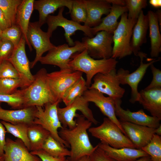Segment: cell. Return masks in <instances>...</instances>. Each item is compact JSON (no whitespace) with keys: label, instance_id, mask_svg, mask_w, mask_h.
Masks as SVG:
<instances>
[{"label":"cell","instance_id":"8","mask_svg":"<svg viewBox=\"0 0 161 161\" xmlns=\"http://www.w3.org/2000/svg\"><path fill=\"white\" fill-rule=\"evenodd\" d=\"M89 102L83 96L78 97L71 103L64 108L58 107L59 120L64 128L72 129L76 125L78 111L81 112L86 118L95 125L98 123L95 118L92 110L89 107Z\"/></svg>","mask_w":161,"mask_h":161},{"label":"cell","instance_id":"45","mask_svg":"<svg viewBox=\"0 0 161 161\" xmlns=\"http://www.w3.org/2000/svg\"><path fill=\"white\" fill-rule=\"evenodd\" d=\"M6 132L5 128L0 120V155L4 154V149L6 142L5 135Z\"/></svg>","mask_w":161,"mask_h":161},{"label":"cell","instance_id":"43","mask_svg":"<svg viewBox=\"0 0 161 161\" xmlns=\"http://www.w3.org/2000/svg\"><path fill=\"white\" fill-rule=\"evenodd\" d=\"M90 157L91 161H116L107 155L98 145Z\"/></svg>","mask_w":161,"mask_h":161},{"label":"cell","instance_id":"9","mask_svg":"<svg viewBox=\"0 0 161 161\" xmlns=\"http://www.w3.org/2000/svg\"><path fill=\"white\" fill-rule=\"evenodd\" d=\"M75 44L72 47L66 44L55 46L48 51L46 55L42 56L39 61L42 64L58 66L60 70H71L69 64L72 56L75 53L81 52L85 49L82 42L77 41H75Z\"/></svg>","mask_w":161,"mask_h":161},{"label":"cell","instance_id":"40","mask_svg":"<svg viewBox=\"0 0 161 161\" xmlns=\"http://www.w3.org/2000/svg\"><path fill=\"white\" fill-rule=\"evenodd\" d=\"M1 78L19 79L17 70L7 60L2 61L0 64V78Z\"/></svg>","mask_w":161,"mask_h":161},{"label":"cell","instance_id":"25","mask_svg":"<svg viewBox=\"0 0 161 161\" xmlns=\"http://www.w3.org/2000/svg\"><path fill=\"white\" fill-rule=\"evenodd\" d=\"M148 28L147 15L143 10L140 13L133 30L131 45L133 53L137 56L141 47L146 42V35Z\"/></svg>","mask_w":161,"mask_h":161},{"label":"cell","instance_id":"19","mask_svg":"<svg viewBox=\"0 0 161 161\" xmlns=\"http://www.w3.org/2000/svg\"><path fill=\"white\" fill-rule=\"evenodd\" d=\"M20 139L7 138L4 149V161H41L37 156L31 154Z\"/></svg>","mask_w":161,"mask_h":161},{"label":"cell","instance_id":"11","mask_svg":"<svg viewBox=\"0 0 161 161\" xmlns=\"http://www.w3.org/2000/svg\"><path fill=\"white\" fill-rule=\"evenodd\" d=\"M140 59V63L139 67L133 72L130 73L128 70L120 68L117 72L120 84H128L131 88V98L129 101L134 103L137 102L139 97V93L138 91V86L141 80L148 68L154 63L159 59L153 60L147 63L143 62L144 58L146 57L145 53L140 51L137 55Z\"/></svg>","mask_w":161,"mask_h":161},{"label":"cell","instance_id":"48","mask_svg":"<svg viewBox=\"0 0 161 161\" xmlns=\"http://www.w3.org/2000/svg\"><path fill=\"white\" fill-rule=\"evenodd\" d=\"M149 3L154 7H161V0H150Z\"/></svg>","mask_w":161,"mask_h":161},{"label":"cell","instance_id":"15","mask_svg":"<svg viewBox=\"0 0 161 161\" xmlns=\"http://www.w3.org/2000/svg\"><path fill=\"white\" fill-rule=\"evenodd\" d=\"M25 44V41L22 37L18 46L15 48L11 55L7 60L18 72L19 79L22 82L23 88L30 85L34 79V75L30 72V62L26 53Z\"/></svg>","mask_w":161,"mask_h":161},{"label":"cell","instance_id":"49","mask_svg":"<svg viewBox=\"0 0 161 161\" xmlns=\"http://www.w3.org/2000/svg\"><path fill=\"white\" fill-rule=\"evenodd\" d=\"M65 161H72L68 159H66ZM75 161H91L89 156H85L83 157L78 160Z\"/></svg>","mask_w":161,"mask_h":161},{"label":"cell","instance_id":"53","mask_svg":"<svg viewBox=\"0 0 161 161\" xmlns=\"http://www.w3.org/2000/svg\"><path fill=\"white\" fill-rule=\"evenodd\" d=\"M4 154L0 155V161H4Z\"/></svg>","mask_w":161,"mask_h":161},{"label":"cell","instance_id":"57","mask_svg":"<svg viewBox=\"0 0 161 161\" xmlns=\"http://www.w3.org/2000/svg\"><path fill=\"white\" fill-rule=\"evenodd\" d=\"M150 161H152V160H150Z\"/></svg>","mask_w":161,"mask_h":161},{"label":"cell","instance_id":"32","mask_svg":"<svg viewBox=\"0 0 161 161\" xmlns=\"http://www.w3.org/2000/svg\"><path fill=\"white\" fill-rule=\"evenodd\" d=\"M88 89L86 80L82 77L65 92L62 98V101L66 106H68L76 98L82 96Z\"/></svg>","mask_w":161,"mask_h":161},{"label":"cell","instance_id":"47","mask_svg":"<svg viewBox=\"0 0 161 161\" xmlns=\"http://www.w3.org/2000/svg\"><path fill=\"white\" fill-rule=\"evenodd\" d=\"M111 4L120 6H125V1L124 0H106Z\"/></svg>","mask_w":161,"mask_h":161},{"label":"cell","instance_id":"18","mask_svg":"<svg viewBox=\"0 0 161 161\" xmlns=\"http://www.w3.org/2000/svg\"><path fill=\"white\" fill-rule=\"evenodd\" d=\"M119 121L126 135L136 149H141L146 145L155 134V128Z\"/></svg>","mask_w":161,"mask_h":161},{"label":"cell","instance_id":"4","mask_svg":"<svg viewBox=\"0 0 161 161\" xmlns=\"http://www.w3.org/2000/svg\"><path fill=\"white\" fill-rule=\"evenodd\" d=\"M88 131L92 136L99 139L101 143L108 144L113 148H135L134 145L119 127L107 117L103 118L100 125L91 127Z\"/></svg>","mask_w":161,"mask_h":161},{"label":"cell","instance_id":"30","mask_svg":"<svg viewBox=\"0 0 161 161\" xmlns=\"http://www.w3.org/2000/svg\"><path fill=\"white\" fill-rule=\"evenodd\" d=\"M67 148L50 135L45 140L42 149L54 157H66L70 155V150Z\"/></svg>","mask_w":161,"mask_h":161},{"label":"cell","instance_id":"46","mask_svg":"<svg viewBox=\"0 0 161 161\" xmlns=\"http://www.w3.org/2000/svg\"><path fill=\"white\" fill-rule=\"evenodd\" d=\"M10 27L1 10L0 9V28L3 31Z\"/></svg>","mask_w":161,"mask_h":161},{"label":"cell","instance_id":"52","mask_svg":"<svg viewBox=\"0 0 161 161\" xmlns=\"http://www.w3.org/2000/svg\"><path fill=\"white\" fill-rule=\"evenodd\" d=\"M155 134L159 136H161V124L159 126L155 129Z\"/></svg>","mask_w":161,"mask_h":161},{"label":"cell","instance_id":"7","mask_svg":"<svg viewBox=\"0 0 161 161\" xmlns=\"http://www.w3.org/2000/svg\"><path fill=\"white\" fill-rule=\"evenodd\" d=\"M64 7L59 9L58 14L56 16L49 15L47 17L46 23L48 28L47 32L50 37L52 36L53 32L58 27L63 28L65 31L64 35L68 44L70 47L75 45V42L71 38L77 30H80L84 33L86 36L90 38L94 37L92 32V28L82 25L80 24L69 20L65 18L63 16Z\"/></svg>","mask_w":161,"mask_h":161},{"label":"cell","instance_id":"20","mask_svg":"<svg viewBox=\"0 0 161 161\" xmlns=\"http://www.w3.org/2000/svg\"><path fill=\"white\" fill-rule=\"evenodd\" d=\"M87 17L84 25L90 28L99 25L102 21L101 17L109 13L112 5L106 0H84Z\"/></svg>","mask_w":161,"mask_h":161},{"label":"cell","instance_id":"16","mask_svg":"<svg viewBox=\"0 0 161 161\" xmlns=\"http://www.w3.org/2000/svg\"><path fill=\"white\" fill-rule=\"evenodd\" d=\"M82 96L88 102L93 103L102 113L116 124L126 135L115 114L114 100L109 97L105 96L103 93L94 89H88Z\"/></svg>","mask_w":161,"mask_h":161},{"label":"cell","instance_id":"41","mask_svg":"<svg viewBox=\"0 0 161 161\" xmlns=\"http://www.w3.org/2000/svg\"><path fill=\"white\" fill-rule=\"evenodd\" d=\"M14 48V46L11 42L1 39L0 47V61L9 59L13 53Z\"/></svg>","mask_w":161,"mask_h":161},{"label":"cell","instance_id":"27","mask_svg":"<svg viewBox=\"0 0 161 161\" xmlns=\"http://www.w3.org/2000/svg\"><path fill=\"white\" fill-rule=\"evenodd\" d=\"M128 10L126 6L112 5L109 13L103 19L98 26L92 28V32L94 35L98 32L104 31L113 34L117 28L119 22L117 20L124 13L127 12Z\"/></svg>","mask_w":161,"mask_h":161},{"label":"cell","instance_id":"26","mask_svg":"<svg viewBox=\"0 0 161 161\" xmlns=\"http://www.w3.org/2000/svg\"><path fill=\"white\" fill-rule=\"evenodd\" d=\"M34 1L22 0L17 9L15 23L20 29L22 37L30 51H32V48L27 39V33L30 18L34 10Z\"/></svg>","mask_w":161,"mask_h":161},{"label":"cell","instance_id":"38","mask_svg":"<svg viewBox=\"0 0 161 161\" xmlns=\"http://www.w3.org/2000/svg\"><path fill=\"white\" fill-rule=\"evenodd\" d=\"M22 35L20 29L15 24L2 31L0 37L1 39L8 40L11 42L15 48L19 43L22 37Z\"/></svg>","mask_w":161,"mask_h":161},{"label":"cell","instance_id":"6","mask_svg":"<svg viewBox=\"0 0 161 161\" xmlns=\"http://www.w3.org/2000/svg\"><path fill=\"white\" fill-rule=\"evenodd\" d=\"M61 101L48 103L43 107L36 106L35 118L33 123L41 126L48 131L50 135L62 145L70 147L68 144L59 136L58 130L63 128L58 118V107Z\"/></svg>","mask_w":161,"mask_h":161},{"label":"cell","instance_id":"54","mask_svg":"<svg viewBox=\"0 0 161 161\" xmlns=\"http://www.w3.org/2000/svg\"><path fill=\"white\" fill-rule=\"evenodd\" d=\"M2 32V31L1 30V29L0 28V37L1 35Z\"/></svg>","mask_w":161,"mask_h":161},{"label":"cell","instance_id":"37","mask_svg":"<svg viewBox=\"0 0 161 161\" xmlns=\"http://www.w3.org/2000/svg\"><path fill=\"white\" fill-rule=\"evenodd\" d=\"M125 6L128 13V18L137 20L142 9L147 5L146 0H125Z\"/></svg>","mask_w":161,"mask_h":161},{"label":"cell","instance_id":"35","mask_svg":"<svg viewBox=\"0 0 161 161\" xmlns=\"http://www.w3.org/2000/svg\"><path fill=\"white\" fill-rule=\"evenodd\" d=\"M68 13L70 14L71 20L80 24L85 22L87 13L84 0H74L71 9Z\"/></svg>","mask_w":161,"mask_h":161},{"label":"cell","instance_id":"13","mask_svg":"<svg viewBox=\"0 0 161 161\" xmlns=\"http://www.w3.org/2000/svg\"><path fill=\"white\" fill-rule=\"evenodd\" d=\"M116 69L105 74L99 73L93 78V82L88 89H94L114 100L121 99L125 89L120 84Z\"/></svg>","mask_w":161,"mask_h":161},{"label":"cell","instance_id":"21","mask_svg":"<svg viewBox=\"0 0 161 161\" xmlns=\"http://www.w3.org/2000/svg\"><path fill=\"white\" fill-rule=\"evenodd\" d=\"M138 101L152 116L161 120V88L141 90Z\"/></svg>","mask_w":161,"mask_h":161},{"label":"cell","instance_id":"44","mask_svg":"<svg viewBox=\"0 0 161 161\" xmlns=\"http://www.w3.org/2000/svg\"><path fill=\"white\" fill-rule=\"evenodd\" d=\"M33 155L38 157L41 161H65L66 157H53L43 149L30 152Z\"/></svg>","mask_w":161,"mask_h":161},{"label":"cell","instance_id":"28","mask_svg":"<svg viewBox=\"0 0 161 161\" xmlns=\"http://www.w3.org/2000/svg\"><path fill=\"white\" fill-rule=\"evenodd\" d=\"M147 15L151 43L150 55L152 57L157 58L161 52V35L159 23L156 14L153 11L149 10Z\"/></svg>","mask_w":161,"mask_h":161},{"label":"cell","instance_id":"42","mask_svg":"<svg viewBox=\"0 0 161 161\" xmlns=\"http://www.w3.org/2000/svg\"><path fill=\"white\" fill-rule=\"evenodd\" d=\"M150 67L153 75L152 79L150 84L144 89L161 88V71L155 67L153 64Z\"/></svg>","mask_w":161,"mask_h":161},{"label":"cell","instance_id":"24","mask_svg":"<svg viewBox=\"0 0 161 161\" xmlns=\"http://www.w3.org/2000/svg\"><path fill=\"white\" fill-rule=\"evenodd\" d=\"M97 145L116 161H134L142 157L149 156L141 149L128 147L117 148L101 143Z\"/></svg>","mask_w":161,"mask_h":161},{"label":"cell","instance_id":"34","mask_svg":"<svg viewBox=\"0 0 161 161\" xmlns=\"http://www.w3.org/2000/svg\"><path fill=\"white\" fill-rule=\"evenodd\" d=\"M141 149L150 156L152 161H161V136L154 134L149 143Z\"/></svg>","mask_w":161,"mask_h":161},{"label":"cell","instance_id":"23","mask_svg":"<svg viewBox=\"0 0 161 161\" xmlns=\"http://www.w3.org/2000/svg\"><path fill=\"white\" fill-rule=\"evenodd\" d=\"M73 0H34L33 9L39 13V26L41 27L46 23L47 17L54 13L58 9L66 7L70 12Z\"/></svg>","mask_w":161,"mask_h":161},{"label":"cell","instance_id":"14","mask_svg":"<svg viewBox=\"0 0 161 161\" xmlns=\"http://www.w3.org/2000/svg\"><path fill=\"white\" fill-rule=\"evenodd\" d=\"M38 21L30 22L28 28L27 39L31 46L35 50L36 53L34 60L30 63V69L35 66L44 53L55 46L51 43L50 37L47 32L43 31Z\"/></svg>","mask_w":161,"mask_h":161},{"label":"cell","instance_id":"5","mask_svg":"<svg viewBox=\"0 0 161 161\" xmlns=\"http://www.w3.org/2000/svg\"><path fill=\"white\" fill-rule=\"evenodd\" d=\"M137 20L128 18L127 12L121 16L120 21L113 34L112 58L120 59L133 53L131 39Z\"/></svg>","mask_w":161,"mask_h":161},{"label":"cell","instance_id":"22","mask_svg":"<svg viewBox=\"0 0 161 161\" xmlns=\"http://www.w3.org/2000/svg\"><path fill=\"white\" fill-rule=\"evenodd\" d=\"M1 103H0V120L13 124L25 123L30 125L33 123L36 106L7 110L1 107Z\"/></svg>","mask_w":161,"mask_h":161},{"label":"cell","instance_id":"1","mask_svg":"<svg viewBox=\"0 0 161 161\" xmlns=\"http://www.w3.org/2000/svg\"><path fill=\"white\" fill-rule=\"evenodd\" d=\"M77 118L76 124L74 128L63 127L58 132L60 137L70 146V155L68 159L72 161L90 156L97 146L92 145L87 132L92 123L82 114H78Z\"/></svg>","mask_w":161,"mask_h":161},{"label":"cell","instance_id":"31","mask_svg":"<svg viewBox=\"0 0 161 161\" xmlns=\"http://www.w3.org/2000/svg\"><path fill=\"white\" fill-rule=\"evenodd\" d=\"M1 122L5 128L7 132L21 140L30 151V143L28 136L29 125L25 123L13 124L2 120Z\"/></svg>","mask_w":161,"mask_h":161},{"label":"cell","instance_id":"39","mask_svg":"<svg viewBox=\"0 0 161 161\" xmlns=\"http://www.w3.org/2000/svg\"><path fill=\"white\" fill-rule=\"evenodd\" d=\"M7 103L14 109L24 108L25 102L23 98L15 93L11 95L0 94V103Z\"/></svg>","mask_w":161,"mask_h":161},{"label":"cell","instance_id":"36","mask_svg":"<svg viewBox=\"0 0 161 161\" xmlns=\"http://www.w3.org/2000/svg\"><path fill=\"white\" fill-rule=\"evenodd\" d=\"M18 87L23 88L22 82L20 79L0 78V94H13Z\"/></svg>","mask_w":161,"mask_h":161},{"label":"cell","instance_id":"51","mask_svg":"<svg viewBox=\"0 0 161 161\" xmlns=\"http://www.w3.org/2000/svg\"><path fill=\"white\" fill-rule=\"evenodd\" d=\"M151 160L149 156L141 157L134 161H150Z\"/></svg>","mask_w":161,"mask_h":161},{"label":"cell","instance_id":"17","mask_svg":"<svg viewBox=\"0 0 161 161\" xmlns=\"http://www.w3.org/2000/svg\"><path fill=\"white\" fill-rule=\"evenodd\" d=\"M121 99L115 100V113L120 121L130 122L135 124L156 129L160 125L161 120L147 114L143 109L132 112L126 110L121 106Z\"/></svg>","mask_w":161,"mask_h":161},{"label":"cell","instance_id":"55","mask_svg":"<svg viewBox=\"0 0 161 161\" xmlns=\"http://www.w3.org/2000/svg\"><path fill=\"white\" fill-rule=\"evenodd\" d=\"M1 39L0 37V47L1 44Z\"/></svg>","mask_w":161,"mask_h":161},{"label":"cell","instance_id":"50","mask_svg":"<svg viewBox=\"0 0 161 161\" xmlns=\"http://www.w3.org/2000/svg\"><path fill=\"white\" fill-rule=\"evenodd\" d=\"M157 15V18L159 24L160 26V28L161 27V11L160 10H158L155 13Z\"/></svg>","mask_w":161,"mask_h":161},{"label":"cell","instance_id":"56","mask_svg":"<svg viewBox=\"0 0 161 161\" xmlns=\"http://www.w3.org/2000/svg\"><path fill=\"white\" fill-rule=\"evenodd\" d=\"M1 61H0V64Z\"/></svg>","mask_w":161,"mask_h":161},{"label":"cell","instance_id":"3","mask_svg":"<svg viewBox=\"0 0 161 161\" xmlns=\"http://www.w3.org/2000/svg\"><path fill=\"white\" fill-rule=\"evenodd\" d=\"M47 73L45 68L41 69L34 75V80L30 85L18 89L15 92L24 100V108L36 106L43 107L47 103L57 101L48 83Z\"/></svg>","mask_w":161,"mask_h":161},{"label":"cell","instance_id":"10","mask_svg":"<svg viewBox=\"0 0 161 161\" xmlns=\"http://www.w3.org/2000/svg\"><path fill=\"white\" fill-rule=\"evenodd\" d=\"M95 36H85L82 38L88 54L95 59H109L112 57L113 34L104 31L97 32Z\"/></svg>","mask_w":161,"mask_h":161},{"label":"cell","instance_id":"12","mask_svg":"<svg viewBox=\"0 0 161 161\" xmlns=\"http://www.w3.org/2000/svg\"><path fill=\"white\" fill-rule=\"evenodd\" d=\"M83 72L71 70H61L47 73L48 83L55 100L62 101L65 92L82 77Z\"/></svg>","mask_w":161,"mask_h":161},{"label":"cell","instance_id":"33","mask_svg":"<svg viewBox=\"0 0 161 161\" xmlns=\"http://www.w3.org/2000/svg\"><path fill=\"white\" fill-rule=\"evenodd\" d=\"M22 0H0V9L4 13L10 27L15 24L18 7Z\"/></svg>","mask_w":161,"mask_h":161},{"label":"cell","instance_id":"2","mask_svg":"<svg viewBox=\"0 0 161 161\" xmlns=\"http://www.w3.org/2000/svg\"><path fill=\"white\" fill-rule=\"evenodd\" d=\"M69 63L70 69L73 71H79L86 75V85L88 89L92 80L97 74H105L115 69L118 61L115 58L95 59L88 54L85 49L81 52L74 54Z\"/></svg>","mask_w":161,"mask_h":161},{"label":"cell","instance_id":"29","mask_svg":"<svg viewBox=\"0 0 161 161\" xmlns=\"http://www.w3.org/2000/svg\"><path fill=\"white\" fill-rule=\"evenodd\" d=\"M50 135L49 132L41 126L33 123L28 126V136L30 151L41 149L46 139Z\"/></svg>","mask_w":161,"mask_h":161}]
</instances>
